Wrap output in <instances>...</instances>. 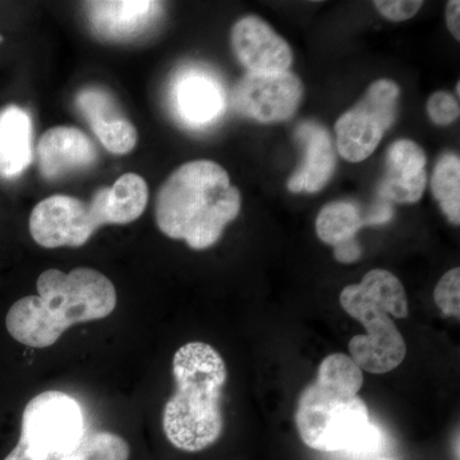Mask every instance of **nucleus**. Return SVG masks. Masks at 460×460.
Wrapping results in <instances>:
<instances>
[{
  "label": "nucleus",
  "mask_w": 460,
  "mask_h": 460,
  "mask_svg": "<svg viewBox=\"0 0 460 460\" xmlns=\"http://www.w3.org/2000/svg\"><path fill=\"white\" fill-rule=\"evenodd\" d=\"M84 434L83 408L66 393H41L23 410L20 443L38 458H62L77 447Z\"/></svg>",
  "instance_id": "6"
},
{
  "label": "nucleus",
  "mask_w": 460,
  "mask_h": 460,
  "mask_svg": "<svg viewBox=\"0 0 460 460\" xmlns=\"http://www.w3.org/2000/svg\"><path fill=\"white\" fill-rule=\"evenodd\" d=\"M169 100L172 111L190 128L217 122L226 109V93L217 75L202 66H186L172 78Z\"/></svg>",
  "instance_id": "10"
},
{
  "label": "nucleus",
  "mask_w": 460,
  "mask_h": 460,
  "mask_svg": "<svg viewBox=\"0 0 460 460\" xmlns=\"http://www.w3.org/2000/svg\"><path fill=\"white\" fill-rule=\"evenodd\" d=\"M374 5L386 20L402 22V21H407L416 16L422 7L423 2L420 0H390V2L389 0H376Z\"/></svg>",
  "instance_id": "24"
},
{
  "label": "nucleus",
  "mask_w": 460,
  "mask_h": 460,
  "mask_svg": "<svg viewBox=\"0 0 460 460\" xmlns=\"http://www.w3.org/2000/svg\"><path fill=\"white\" fill-rule=\"evenodd\" d=\"M459 95H460V84L458 81V83H456V99L459 98Z\"/></svg>",
  "instance_id": "29"
},
{
  "label": "nucleus",
  "mask_w": 460,
  "mask_h": 460,
  "mask_svg": "<svg viewBox=\"0 0 460 460\" xmlns=\"http://www.w3.org/2000/svg\"><path fill=\"white\" fill-rule=\"evenodd\" d=\"M361 255L362 248L357 241L348 242V243L334 247V256L339 262H356Z\"/></svg>",
  "instance_id": "26"
},
{
  "label": "nucleus",
  "mask_w": 460,
  "mask_h": 460,
  "mask_svg": "<svg viewBox=\"0 0 460 460\" xmlns=\"http://www.w3.org/2000/svg\"><path fill=\"white\" fill-rule=\"evenodd\" d=\"M232 48L235 57L251 74L289 71L293 53L289 44L262 18H241L232 29Z\"/></svg>",
  "instance_id": "11"
},
{
  "label": "nucleus",
  "mask_w": 460,
  "mask_h": 460,
  "mask_svg": "<svg viewBox=\"0 0 460 460\" xmlns=\"http://www.w3.org/2000/svg\"><path fill=\"white\" fill-rule=\"evenodd\" d=\"M75 107L108 151L123 155L135 148L137 131L123 117L114 96L109 91L102 87H86L78 93Z\"/></svg>",
  "instance_id": "13"
},
{
  "label": "nucleus",
  "mask_w": 460,
  "mask_h": 460,
  "mask_svg": "<svg viewBox=\"0 0 460 460\" xmlns=\"http://www.w3.org/2000/svg\"><path fill=\"white\" fill-rule=\"evenodd\" d=\"M425 151L411 140H398L387 148L385 175L378 184L383 201L414 204L422 199L428 184Z\"/></svg>",
  "instance_id": "12"
},
{
  "label": "nucleus",
  "mask_w": 460,
  "mask_h": 460,
  "mask_svg": "<svg viewBox=\"0 0 460 460\" xmlns=\"http://www.w3.org/2000/svg\"><path fill=\"white\" fill-rule=\"evenodd\" d=\"M87 14L93 29L107 40L126 41L150 29L162 14V4L145 0L89 2Z\"/></svg>",
  "instance_id": "15"
},
{
  "label": "nucleus",
  "mask_w": 460,
  "mask_h": 460,
  "mask_svg": "<svg viewBox=\"0 0 460 460\" xmlns=\"http://www.w3.org/2000/svg\"><path fill=\"white\" fill-rule=\"evenodd\" d=\"M431 190L447 220L459 226L460 159L456 154H444L438 160L432 174Z\"/></svg>",
  "instance_id": "20"
},
{
  "label": "nucleus",
  "mask_w": 460,
  "mask_h": 460,
  "mask_svg": "<svg viewBox=\"0 0 460 460\" xmlns=\"http://www.w3.org/2000/svg\"><path fill=\"white\" fill-rule=\"evenodd\" d=\"M146 181L135 172H127L107 187V205L111 226H124L137 220L146 208Z\"/></svg>",
  "instance_id": "19"
},
{
  "label": "nucleus",
  "mask_w": 460,
  "mask_h": 460,
  "mask_svg": "<svg viewBox=\"0 0 460 460\" xmlns=\"http://www.w3.org/2000/svg\"><path fill=\"white\" fill-rule=\"evenodd\" d=\"M393 217H394V211H393L392 206H390L389 202L383 201V199L365 214L366 224H367V226L385 224L390 222Z\"/></svg>",
  "instance_id": "25"
},
{
  "label": "nucleus",
  "mask_w": 460,
  "mask_h": 460,
  "mask_svg": "<svg viewBox=\"0 0 460 460\" xmlns=\"http://www.w3.org/2000/svg\"><path fill=\"white\" fill-rule=\"evenodd\" d=\"M3 41V38H2V35H0V42Z\"/></svg>",
  "instance_id": "30"
},
{
  "label": "nucleus",
  "mask_w": 460,
  "mask_h": 460,
  "mask_svg": "<svg viewBox=\"0 0 460 460\" xmlns=\"http://www.w3.org/2000/svg\"><path fill=\"white\" fill-rule=\"evenodd\" d=\"M4 460H44L41 458H38V456H33L31 452L23 445L18 441L16 447H13L11 453L5 456Z\"/></svg>",
  "instance_id": "28"
},
{
  "label": "nucleus",
  "mask_w": 460,
  "mask_h": 460,
  "mask_svg": "<svg viewBox=\"0 0 460 460\" xmlns=\"http://www.w3.org/2000/svg\"><path fill=\"white\" fill-rule=\"evenodd\" d=\"M345 313L358 320L366 334L350 339V358L361 370L381 375L394 370L407 354L404 338L395 319L408 316V301L402 281L393 272L375 269L361 283L345 287L341 293Z\"/></svg>",
  "instance_id": "4"
},
{
  "label": "nucleus",
  "mask_w": 460,
  "mask_h": 460,
  "mask_svg": "<svg viewBox=\"0 0 460 460\" xmlns=\"http://www.w3.org/2000/svg\"><path fill=\"white\" fill-rule=\"evenodd\" d=\"M131 449L119 435L99 431L84 434L72 452L58 460H129Z\"/></svg>",
  "instance_id": "21"
},
{
  "label": "nucleus",
  "mask_w": 460,
  "mask_h": 460,
  "mask_svg": "<svg viewBox=\"0 0 460 460\" xmlns=\"http://www.w3.org/2000/svg\"><path fill=\"white\" fill-rule=\"evenodd\" d=\"M102 226H111L105 189L99 190L90 202L51 196L39 202L30 217L31 237L44 248L84 246Z\"/></svg>",
  "instance_id": "7"
},
{
  "label": "nucleus",
  "mask_w": 460,
  "mask_h": 460,
  "mask_svg": "<svg viewBox=\"0 0 460 460\" xmlns=\"http://www.w3.org/2000/svg\"><path fill=\"white\" fill-rule=\"evenodd\" d=\"M358 392L317 376L305 387L296 411V425L308 447L323 453L371 456L385 447V436L371 422Z\"/></svg>",
  "instance_id": "5"
},
{
  "label": "nucleus",
  "mask_w": 460,
  "mask_h": 460,
  "mask_svg": "<svg viewBox=\"0 0 460 460\" xmlns=\"http://www.w3.org/2000/svg\"><path fill=\"white\" fill-rule=\"evenodd\" d=\"M445 17H447V26L452 32L456 40H460V2L458 0H450L445 9Z\"/></svg>",
  "instance_id": "27"
},
{
  "label": "nucleus",
  "mask_w": 460,
  "mask_h": 460,
  "mask_svg": "<svg viewBox=\"0 0 460 460\" xmlns=\"http://www.w3.org/2000/svg\"><path fill=\"white\" fill-rule=\"evenodd\" d=\"M401 89L392 80H377L361 102L335 124L339 154L349 163H361L376 150L395 122Z\"/></svg>",
  "instance_id": "8"
},
{
  "label": "nucleus",
  "mask_w": 460,
  "mask_h": 460,
  "mask_svg": "<svg viewBox=\"0 0 460 460\" xmlns=\"http://www.w3.org/2000/svg\"><path fill=\"white\" fill-rule=\"evenodd\" d=\"M304 84L293 72H248L232 93V107L260 123H278L292 118L302 102Z\"/></svg>",
  "instance_id": "9"
},
{
  "label": "nucleus",
  "mask_w": 460,
  "mask_h": 460,
  "mask_svg": "<svg viewBox=\"0 0 460 460\" xmlns=\"http://www.w3.org/2000/svg\"><path fill=\"white\" fill-rule=\"evenodd\" d=\"M241 206V193L226 169L210 160H195L172 172L160 187L156 224L166 237L206 250L222 238Z\"/></svg>",
  "instance_id": "2"
},
{
  "label": "nucleus",
  "mask_w": 460,
  "mask_h": 460,
  "mask_svg": "<svg viewBox=\"0 0 460 460\" xmlns=\"http://www.w3.org/2000/svg\"><path fill=\"white\" fill-rule=\"evenodd\" d=\"M296 137L304 145L305 159L288 181V190L292 193L319 192L332 180L337 166L332 136L319 123L305 122L296 127Z\"/></svg>",
  "instance_id": "16"
},
{
  "label": "nucleus",
  "mask_w": 460,
  "mask_h": 460,
  "mask_svg": "<svg viewBox=\"0 0 460 460\" xmlns=\"http://www.w3.org/2000/svg\"><path fill=\"white\" fill-rule=\"evenodd\" d=\"M172 375L177 390L163 411L164 434L177 449L201 452L223 434L226 362L210 344L190 341L175 352Z\"/></svg>",
  "instance_id": "3"
},
{
  "label": "nucleus",
  "mask_w": 460,
  "mask_h": 460,
  "mask_svg": "<svg viewBox=\"0 0 460 460\" xmlns=\"http://www.w3.org/2000/svg\"><path fill=\"white\" fill-rule=\"evenodd\" d=\"M98 159L95 145L81 129L54 127L38 145L39 168L45 180L54 181L90 168Z\"/></svg>",
  "instance_id": "14"
},
{
  "label": "nucleus",
  "mask_w": 460,
  "mask_h": 460,
  "mask_svg": "<svg viewBox=\"0 0 460 460\" xmlns=\"http://www.w3.org/2000/svg\"><path fill=\"white\" fill-rule=\"evenodd\" d=\"M378 460H393V459H378Z\"/></svg>",
  "instance_id": "31"
},
{
  "label": "nucleus",
  "mask_w": 460,
  "mask_h": 460,
  "mask_svg": "<svg viewBox=\"0 0 460 460\" xmlns=\"http://www.w3.org/2000/svg\"><path fill=\"white\" fill-rule=\"evenodd\" d=\"M365 226V214L358 206L350 201H335L321 208L316 232L323 243L337 247L357 241V233Z\"/></svg>",
  "instance_id": "18"
},
{
  "label": "nucleus",
  "mask_w": 460,
  "mask_h": 460,
  "mask_svg": "<svg viewBox=\"0 0 460 460\" xmlns=\"http://www.w3.org/2000/svg\"><path fill=\"white\" fill-rule=\"evenodd\" d=\"M436 305L445 316L458 317L460 313V269L456 268L443 275L435 288Z\"/></svg>",
  "instance_id": "22"
},
{
  "label": "nucleus",
  "mask_w": 460,
  "mask_h": 460,
  "mask_svg": "<svg viewBox=\"0 0 460 460\" xmlns=\"http://www.w3.org/2000/svg\"><path fill=\"white\" fill-rule=\"evenodd\" d=\"M32 120L25 109L9 105L0 111V178L14 180L31 164Z\"/></svg>",
  "instance_id": "17"
},
{
  "label": "nucleus",
  "mask_w": 460,
  "mask_h": 460,
  "mask_svg": "<svg viewBox=\"0 0 460 460\" xmlns=\"http://www.w3.org/2000/svg\"><path fill=\"white\" fill-rule=\"evenodd\" d=\"M36 288L39 296L18 299L5 317L9 335L30 348L51 347L71 326L105 319L117 307L113 283L95 269H49Z\"/></svg>",
  "instance_id": "1"
},
{
  "label": "nucleus",
  "mask_w": 460,
  "mask_h": 460,
  "mask_svg": "<svg viewBox=\"0 0 460 460\" xmlns=\"http://www.w3.org/2000/svg\"><path fill=\"white\" fill-rule=\"evenodd\" d=\"M426 111L429 119L438 126H449L459 118V102L452 93L438 91L429 96Z\"/></svg>",
  "instance_id": "23"
}]
</instances>
